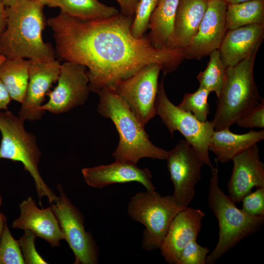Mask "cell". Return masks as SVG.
<instances>
[{"label": "cell", "instance_id": "cell-34", "mask_svg": "<svg viewBox=\"0 0 264 264\" xmlns=\"http://www.w3.org/2000/svg\"><path fill=\"white\" fill-rule=\"evenodd\" d=\"M120 7V13L134 17L135 10L139 0H116Z\"/></svg>", "mask_w": 264, "mask_h": 264}, {"label": "cell", "instance_id": "cell-26", "mask_svg": "<svg viewBox=\"0 0 264 264\" xmlns=\"http://www.w3.org/2000/svg\"><path fill=\"white\" fill-rule=\"evenodd\" d=\"M209 55L210 59L206 67L199 72L197 78L199 87L210 92H215L218 97L225 80L226 68L221 60L218 49L214 50Z\"/></svg>", "mask_w": 264, "mask_h": 264}, {"label": "cell", "instance_id": "cell-24", "mask_svg": "<svg viewBox=\"0 0 264 264\" xmlns=\"http://www.w3.org/2000/svg\"><path fill=\"white\" fill-rule=\"evenodd\" d=\"M57 7L61 9V12L84 21L108 19L119 13L115 7L98 0H59Z\"/></svg>", "mask_w": 264, "mask_h": 264}, {"label": "cell", "instance_id": "cell-5", "mask_svg": "<svg viewBox=\"0 0 264 264\" xmlns=\"http://www.w3.org/2000/svg\"><path fill=\"white\" fill-rule=\"evenodd\" d=\"M257 52L236 65L226 68L225 80L211 121L215 131L230 128L261 100L254 77Z\"/></svg>", "mask_w": 264, "mask_h": 264}, {"label": "cell", "instance_id": "cell-9", "mask_svg": "<svg viewBox=\"0 0 264 264\" xmlns=\"http://www.w3.org/2000/svg\"><path fill=\"white\" fill-rule=\"evenodd\" d=\"M57 189L59 196L50 203L69 246L75 256V264H96L98 249L91 234L86 231L81 212L66 195L61 184Z\"/></svg>", "mask_w": 264, "mask_h": 264}, {"label": "cell", "instance_id": "cell-30", "mask_svg": "<svg viewBox=\"0 0 264 264\" xmlns=\"http://www.w3.org/2000/svg\"><path fill=\"white\" fill-rule=\"evenodd\" d=\"M36 235L32 231L25 230L18 240L20 248L26 264H46L47 263L37 252L35 245Z\"/></svg>", "mask_w": 264, "mask_h": 264}, {"label": "cell", "instance_id": "cell-4", "mask_svg": "<svg viewBox=\"0 0 264 264\" xmlns=\"http://www.w3.org/2000/svg\"><path fill=\"white\" fill-rule=\"evenodd\" d=\"M211 168L208 201L217 219L219 238L214 250L206 259L212 264L247 236L257 231L264 223V216H253L239 209L235 203L220 188L219 181L218 162Z\"/></svg>", "mask_w": 264, "mask_h": 264}, {"label": "cell", "instance_id": "cell-43", "mask_svg": "<svg viewBox=\"0 0 264 264\" xmlns=\"http://www.w3.org/2000/svg\"><path fill=\"white\" fill-rule=\"evenodd\" d=\"M1 204H2V198H1L0 194V207Z\"/></svg>", "mask_w": 264, "mask_h": 264}, {"label": "cell", "instance_id": "cell-41", "mask_svg": "<svg viewBox=\"0 0 264 264\" xmlns=\"http://www.w3.org/2000/svg\"><path fill=\"white\" fill-rule=\"evenodd\" d=\"M33 0V1H37V2H38L42 4H43L44 5H48V0Z\"/></svg>", "mask_w": 264, "mask_h": 264}, {"label": "cell", "instance_id": "cell-10", "mask_svg": "<svg viewBox=\"0 0 264 264\" xmlns=\"http://www.w3.org/2000/svg\"><path fill=\"white\" fill-rule=\"evenodd\" d=\"M161 70L158 64L147 65L120 81L115 89L144 126L156 115L155 103Z\"/></svg>", "mask_w": 264, "mask_h": 264}, {"label": "cell", "instance_id": "cell-27", "mask_svg": "<svg viewBox=\"0 0 264 264\" xmlns=\"http://www.w3.org/2000/svg\"><path fill=\"white\" fill-rule=\"evenodd\" d=\"M210 92L201 87L194 92L184 94L181 102L177 106L181 110L193 114L201 122L207 121L210 113L208 102Z\"/></svg>", "mask_w": 264, "mask_h": 264}, {"label": "cell", "instance_id": "cell-20", "mask_svg": "<svg viewBox=\"0 0 264 264\" xmlns=\"http://www.w3.org/2000/svg\"><path fill=\"white\" fill-rule=\"evenodd\" d=\"M208 4L207 0H179L174 25L172 48L184 49L197 34Z\"/></svg>", "mask_w": 264, "mask_h": 264}, {"label": "cell", "instance_id": "cell-1", "mask_svg": "<svg viewBox=\"0 0 264 264\" xmlns=\"http://www.w3.org/2000/svg\"><path fill=\"white\" fill-rule=\"evenodd\" d=\"M133 17L119 13L110 18L84 21L62 12L47 23L54 39L56 56L87 68L90 91L115 90L117 84L152 63L164 73L175 70L185 59L183 49L154 47L148 37H134Z\"/></svg>", "mask_w": 264, "mask_h": 264}, {"label": "cell", "instance_id": "cell-6", "mask_svg": "<svg viewBox=\"0 0 264 264\" xmlns=\"http://www.w3.org/2000/svg\"><path fill=\"white\" fill-rule=\"evenodd\" d=\"M24 121L10 111L0 112V159L21 162L33 178L39 197H46L50 203L56 196L46 184L39 170L42 153L35 136L24 128Z\"/></svg>", "mask_w": 264, "mask_h": 264}, {"label": "cell", "instance_id": "cell-28", "mask_svg": "<svg viewBox=\"0 0 264 264\" xmlns=\"http://www.w3.org/2000/svg\"><path fill=\"white\" fill-rule=\"evenodd\" d=\"M23 264L18 241L13 238L6 223L0 240V264Z\"/></svg>", "mask_w": 264, "mask_h": 264}, {"label": "cell", "instance_id": "cell-22", "mask_svg": "<svg viewBox=\"0 0 264 264\" xmlns=\"http://www.w3.org/2000/svg\"><path fill=\"white\" fill-rule=\"evenodd\" d=\"M179 0H160L149 21L148 37L155 47L172 48L174 25Z\"/></svg>", "mask_w": 264, "mask_h": 264}, {"label": "cell", "instance_id": "cell-42", "mask_svg": "<svg viewBox=\"0 0 264 264\" xmlns=\"http://www.w3.org/2000/svg\"><path fill=\"white\" fill-rule=\"evenodd\" d=\"M6 58L3 55L0 54V66L6 60Z\"/></svg>", "mask_w": 264, "mask_h": 264}, {"label": "cell", "instance_id": "cell-19", "mask_svg": "<svg viewBox=\"0 0 264 264\" xmlns=\"http://www.w3.org/2000/svg\"><path fill=\"white\" fill-rule=\"evenodd\" d=\"M264 37V24H252L228 30L218 49L226 68L258 51Z\"/></svg>", "mask_w": 264, "mask_h": 264}, {"label": "cell", "instance_id": "cell-2", "mask_svg": "<svg viewBox=\"0 0 264 264\" xmlns=\"http://www.w3.org/2000/svg\"><path fill=\"white\" fill-rule=\"evenodd\" d=\"M43 6L31 0H16L6 7V25L0 37V54L33 61L55 60V49L43 39Z\"/></svg>", "mask_w": 264, "mask_h": 264}, {"label": "cell", "instance_id": "cell-39", "mask_svg": "<svg viewBox=\"0 0 264 264\" xmlns=\"http://www.w3.org/2000/svg\"><path fill=\"white\" fill-rule=\"evenodd\" d=\"M59 0H48V6L50 7H57Z\"/></svg>", "mask_w": 264, "mask_h": 264}, {"label": "cell", "instance_id": "cell-40", "mask_svg": "<svg viewBox=\"0 0 264 264\" xmlns=\"http://www.w3.org/2000/svg\"><path fill=\"white\" fill-rule=\"evenodd\" d=\"M6 7L9 6L13 4L16 0H1Z\"/></svg>", "mask_w": 264, "mask_h": 264}, {"label": "cell", "instance_id": "cell-33", "mask_svg": "<svg viewBox=\"0 0 264 264\" xmlns=\"http://www.w3.org/2000/svg\"><path fill=\"white\" fill-rule=\"evenodd\" d=\"M239 127L244 128H264V100L261 98L255 107L239 118L236 122Z\"/></svg>", "mask_w": 264, "mask_h": 264}, {"label": "cell", "instance_id": "cell-16", "mask_svg": "<svg viewBox=\"0 0 264 264\" xmlns=\"http://www.w3.org/2000/svg\"><path fill=\"white\" fill-rule=\"evenodd\" d=\"M204 216L201 210L188 207L176 215L159 248L166 262L178 264L185 246L190 242L197 240Z\"/></svg>", "mask_w": 264, "mask_h": 264}, {"label": "cell", "instance_id": "cell-17", "mask_svg": "<svg viewBox=\"0 0 264 264\" xmlns=\"http://www.w3.org/2000/svg\"><path fill=\"white\" fill-rule=\"evenodd\" d=\"M82 174L87 184L96 188L115 183L137 182L147 191L155 190L149 170L141 169L132 162L115 160L108 165L84 168Z\"/></svg>", "mask_w": 264, "mask_h": 264}, {"label": "cell", "instance_id": "cell-35", "mask_svg": "<svg viewBox=\"0 0 264 264\" xmlns=\"http://www.w3.org/2000/svg\"><path fill=\"white\" fill-rule=\"evenodd\" d=\"M11 99L7 89L0 80V110H7Z\"/></svg>", "mask_w": 264, "mask_h": 264}, {"label": "cell", "instance_id": "cell-23", "mask_svg": "<svg viewBox=\"0 0 264 264\" xmlns=\"http://www.w3.org/2000/svg\"><path fill=\"white\" fill-rule=\"evenodd\" d=\"M30 60L6 58L0 66V80L11 99L22 104L24 99L29 79Z\"/></svg>", "mask_w": 264, "mask_h": 264}, {"label": "cell", "instance_id": "cell-36", "mask_svg": "<svg viewBox=\"0 0 264 264\" xmlns=\"http://www.w3.org/2000/svg\"><path fill=\"white\" fill-rule=\"evenodd\" d=\"M5 5L0 0V37L4 31L6 25V12Z\"/></svg>", "mask_w": 264, "mask_h": 264}, {"label": "cell", "instance_id": "cell-8", "mask_svg": "<svg viewBox=\"0 0 264 264\" xmlns=\"http://www.w3.org/2000/svg\"><path fill=\"white\" fill-rule=\"evenodd\" d=\"M166 73L158 84L155 108L156 115L173 136L178 131L185 140L194 149L204 164L213 167L209 155L210 141L215 130L212 121L201 122L191 113L175 106L168 97L164 80Z\"/></svg>", "mask_w": 264, "mask_h": 264}, {"label": "cell", "instance_id": "cell-44", "mask_svg": "<svg viewBox=\"0 0 264 264\" xmlns=\"http://www.w3.org/2000/svg\"><path fill=\"white\" fill-rule=\"evenodd\" d=\"M207 0L209 1H211V0Z\"/></svg>", "mask_w": 264, "mask_h": 264}, {"label": "cell", "instance_id": "cell-38", "mask_svg": "<svg viewBox=\"0 0 264 264\" xmlns=\"http://www.w3.org/2000/svg\"><path fill=\"white\" fill-rule=\"evenodd\" d=\"M227 4L241 3L250 0H223Z\"/></svg>", "mask_w": 264, "mask_h": 264}, {"label": "cell", "instance_id": "cell-18", "mask_svg": "<svg viewBox=\"0 0 264 264\" xmlns=\"http://www.w3.org/2000/svg\"><path fill=\"white\" fill-rule=\"evenodd\" d=\"M19 206L21 213L13 222V228L30 230L52 247L60 246V242L65 240V236L51 207L39 209L31 197L24 200Z\"/></svg>", "mask_w": 264, "mask_h": 264}, {"label": "cell", "instance_id": "cell-25", "mask_svg": "<svg viewBox=\"0 0 264 264\" xmlns=\"http://www.w3.org/2000/svg\"><path fill=\"white\" fill-rule=\"evenodd\" d=\"M225 17L228 30L249 24H264V0L228 4Z\"/></svg>", "mask_w": 264, "mask_h": 264}, {"label": "cell", "instance_id": "cell-15", "mask_svg": "<svg viewBox=\"0 0 264 264\" xmlns=\"http://www.w3.org/2000/svg\"><path fill=\"white\" fill-rule=\"evenodd\" d=\"M232 173L227 184L228 197L240 203L254 187H264V164L261 160L257 144L235 156Z\"/></svg>", "mask_w": 264, "mask_h": 264}, {"label": "cell", "instance_id": "cell-11", "mask_svg": "<svg viewBox=\"0 0 264 264\" xmlns=\"http://www.w3.org/2000/svg\"><path fill=\"white\" fill-rule=\"evenodd\" d=\"M57 85L48 92V100L40 107L45 112L59 114L83 105L89 92L87 68L83 65L65 62L61 64Z\"/></svg>", "mask_w": 264, "mask_h": 264}, {"label": "cell", "instance_id": "cell-31", "mask_svg": "<svg viewBox=\"0 0 264 264\" xmlns=\"http://www.w3.org/2000/svg\"><path fill=\"white\" fill-rule=\"evenodd\" d=\"M209 252L207 247L198 244L194 240L182 250L178 264H205Z\"/></svg>", "mask_w": 264, "mask_h": 264}, {"label": "cell", "instance_id": "cell-37", "mask_svg": "<svg viewBox=\"0 0 264 264\" xmlns=\"http://www.w3.org/2000/svg\"><path fill=\"white\" fill-rule=\"evenodd\" d=\"M6 224V218L5 215L0 212V240L3 231L5 224Z\"/></svg>", "mask_w": 264, "mask_h": 264}, {"label": "cell", "instance_id": "cell-21", "mask_svg": "<svg viewBox=\"0 0 264 264\" xmlns=\"http://www.w3.org/2000/svg\"><path fill=\"white\" fill-rule=\"evenodd\" d=\"M264 139V131H250L243 134L232 132L229 128L214 131L211 136L209 150L216 156L218 162L232 160L237 154Z\"/></svg>", "mask_w": 264, "mask_h": 264}, {"label": "cell", "instance_id": "cell-29", "mask_svg": "<svg viewBox=\"0 0 264 264\" xmlns=\"http://www.w3.org/2000/svg\"><path fill=\"white\" fill-rule=\"evenodd\" d=\"M159 0H139L131 27L132 34L134 37L142 38L149 29L151 16Z\"/></svg>", "mask_w": 264, "mask_h": 264}, {"label": "cell", "instance_id": "cell-12", "mask_svg": "<svg viewBox=\"0 0 264 264\" xmlns=\"http://www.w3.org/2000/svg\"><path fill=\"white\" fill-rule=\"evenodd\" d=\"M165 160L174 185L173 196L179 205L188 207L195 197L196 185L201 178L203 162L185 140L180 141L168 151Z\"/></svg>", "mask_w": 264, "mask_h": 264}, {"label": "cell", "instance_id": "cell-32", "mask_svg": "<svg viewBox=\"0 0 264 264\" xmlns=\"http://www.w3.org/2000/svg\"><path fill=\"white\" fill-rule=\"evenodd\" d=\"M242 210L253 216H264V187L257 188L245 195L242 201Z\"/></svg>", "mask_w": 264, "mask_h": 264}, {"label": "cell", "instance_id": "cell-13", "mask_svg": "<svg viewBox=\"0 0 264 264\" xmlns=\"http://www.w3.org/2000/svg\"><path fill=\"white\" fill-rule=\"evenodd\" d=\"M226 6L223 0L208 1L197 34L189 46L183 49L185 58L199 60L219 48L228 30Z\"/></svg>", "mask_w": 264, "mask_h": 264}, {"label": "cell", "instance_id": "cell-3", "mask_svg": "<svg viewBox=\"0 0 264 264\" xmlns=\"http://www.w3.org/2000/svg\"><path fill=\"white\" fill-rule=\"evenodd\" d=\"M98 94L97 112L112 121L119 134L118 145L112 154L115 161L137 164L145 157L166 159L168 151L150 141L145 126L116 90L104 88Z\"/></svg>", "mask_w": 264, "mask_h": 264}, {"label": "cell", "instance_id": "cell-14", "mask_svg": "<svg viewBox=\"0 0 264 264\" xmlns=\"http://www.w3.org/2000/svg\"><path fill=\"white\" fill-rule=\"evenodd\" d=\"M61 64L58 60L39 62L30 60L29 79L26 94L18 116L24 121H37L45 112L40 110L45 96L58 78Z\"/></svg>", "mask_w": 264, "mask_h": 264}, {"label": "cell", "instance_id": "cell-7", "mask_svg": "<svg viewBox=\"0 0 264 264\" xmlns=\"http://www.w3.org/2000/svg\"><path fill=\"white\" fill-rule=\"evenodd\" d=\"M185 208L179 205L173 195L162 196L155 190L140 192L133 196L127 212L133 220L145 227L142 248L159 249L172 220Z\"/></svg>", "mask_w": 264, "mask_h": 264}]
</instances>
